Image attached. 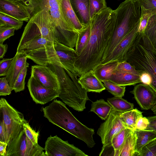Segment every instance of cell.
<instances>
[{"mask_svg":"<svg viewBox=\"0 0 156 156\" xmlns=\"http://www.w3.org/2000/svg\"><path fill=\"white\" fill-rule=\"evenodd\" d=\"M103 83L107 90L115 97H122L126 91V87L119 85L109 80H105Z\"/></svg>","mask_w":156,"mask_h":156,"instance_id":"38","label":"cell"},{"mask_svg":"<svg viewBox=\"0 0 156 156\" xmlns=\"http://www.w3.org/2000/svg\"><path fill=\"white\" fill-rule=\"evenodd\" d=\"M31 75L44 86L60 92L58 76L49 67L45 65H34L31 66Z\"/></svg>","mask_w":156,"mask_h":156,"instance_id":"14","label":"cell"},{"mask_svg":"<svg viewBox=\"0 0 156 156\" xmlns=\"http://www.w3.org/2000/svg\"><path fill=\"white\" fill-rule=\"evenodd\" d=\"M141 41L145 47L156 54V14L149 19L142 34Z\"/></svg>","mask_w":156,"mask_h":156,"instance_id":"22","label":"cell"},{"mask_svg":"<svg viewBox=\"0 0 156 156\" xmlns=\"http://www.w3.org/2000/svg\"><path fill=\"white\" fill-rule=\"evenodd\" d=\"M120 113L112 108L105 121L98 129L97 134L101 138L102 147L109 145L113 136L126 128L120 118Z\"/></svg>","mask_w":156,"mask_h":156,"instance_id":"10","label":"cell"},{"mask_svg":"<svg viewBox=\"0 0 156 156\" xmlns=\"http://www.w3.org/2000/svg\"><path fill=\"white\" fill-rule=\"evenodd\" d=\"M149 124L146 129L154 130L156 132V115L147 118Z\"/></svg>","mask_w":156,"mask_h":156,"instance_id":"50","label":"cell"},{"mask_svg":"<svg viewBox=\"0 0 156 156\" xmlns=\"http://www.w3.org/2000/svg\"><path fill=\"white\" fill-rule=\"evenodd\" d=\"M0 12L27 22L31 17L27 6L18 0H0Z\"/></svg>","mask_w":156,"mask_h":156,"instance_id":"17","label":"cell"},{"mask_svg":"<svg viewBox=\"0 0 156 156\" xmlns=\"http://www.w3.org/2000/svg\"><path fill=\"white\" fill-rule=\"evenodd\" d=\"M71 6L80 22L87 27L90 23V0H69Z\"/></svg>","mask_w":156,"mask_h":156,"instance_id":"23","label":"cell"},{"mask_svg":"<svg viewBox=\"0 0 156 156\" xmlns=\"http://www.w3.org/2000/svg\"><path fill=\"white\" fill-rule=\"evenodd\" d=\"M130 93L143 109H151L156 104V93L148 85L142 83L136 84Z\"/></svg>","mask_w":156,"mask_h":156,"instance_id":"16","label":"cell"},{"mask_svg":"<svg viewBox=\"0 0 156 156\" xmlns=\"http://www.w3.org/2000/svg\"><path fill=\"white\" fill-rule=\"evenodd\" d=\"M15 29L5 26H0V44L14 35Z\"/></svg>","mask_w":156,"mask_h":156,"instance_id":"43","label":"cell"},{"mask_svg":"<svg viewBox=\"0 0 156 156\" xmlns=\"http://www.w3.org/2000/svg\"><path fill=\"white\" fill-rule=\"evenodd\" d=\"M27 86L31 97L37 104L44 105L59 97V92L44 86L31 75Z\"/></svg>","mask_w":156,"mask_h":156,"instance_id":"11","label":"cell"},{"mask_svg":"<svg viewBox=\"0 0 156 156\" xmlns=\"http://www.w3.org/2000/svg\"><path fill=\"white\" fill-rule=\"evenodd\" d=\"M41 110L44 117L50 122L84 142L89 148L94 146V129L79 121L62 102L54 100L48 105L42 108Z\"/></svg>","mask_w":156,"mask_h":156,"instance_id":"2","label":"cell"},{"mask_svg":"<svg viewBox=\"0 0 156 156\" xmlns=\"http://www.w3.org/2000/svg\"><path fill=\"white\" fill-rule=\"evenodd\" d=\"M151 110L155 114H156V104L151 108Z\"/></svg>","mask_w":156,"mask_h":156,"instance_id":"53","label":"cell"},{"mask_svg":"<svg viewBox=\"0 0 156 156\" xmlns=\"http://www.w3.org/2000/svg\"><path fill=\"white\" fill-rule=\"evenodd\" d=\"M136 137L131 130L127 136L120 153L119 156H133L135 155V148Z\"/></svg>","mask_w":156,"mask_h":156,"instance_id":"31","label":"cell"},{"mask_svg":"<svg viewBox=\"0 0 156 156\" xmlns=\"http://www.w3.org/2000/svg\"><path fill=\"white\" fill-rule=\"evenodd\" d=\"M8 49L7 44H0V59H2L4 56Z\"/></svg>","mask_w":156,"mask_h":156,"instance_id":"52","label":"cell"},{"mask_svg":"<svg viewBox=\"0 0 156 156\" xmlns=\"http://www.w3.org/2000/svg\"><path fill=\"white\" fill-rule=\"evenodd\" d=\"M27 6L31 17L38 12L47 9L48 0H18Z\"/></svg>","mask_w":156,"mask_h":156,"instance_id":"34","label":"cell"},{"mask_svg":"<svg viewBox=\"0 0 156 156\" xmlns=\"http://www.w3.org/2000/svg\"><path fill=\"white\" fill-rule=\"evenodd\" d=\"M27 54V58L37 65H46L53 64L64 68L61 63L53 44L45 46L30 52Z\"/></svg>","mask_w":156,"mask_h":156,"instance_id":"15","label":"cell"},{"mask_svg":"<svg viewBox=\"0 0 156 156\" xmlns=\"http://www.w3.org/2000/svg\"><path fill=\"white\" fill-rule=\"evenodd\" d=\"M115 11V30L102 61L110 55L120 41L140 22L141 9L135 0H125L119 5Z\"/></svg>","mask_w":156,"mask_h":156,"instance_id":"4","label":"cell"},{"mask_svg":"<svg viewBox=\"0 0 156 156\" xmlns=\"http://www.w3.org/2000/svg\"><path fill=\"white\" fill-rule=\"evenodd\" d=\"M62 8L66 21L72 28L78 34L87 27L83 25L80 22L72 8L69 0H63L62 3Z\"/></svg>","mask_w":156,"mask_h":156,"instance_id":"24","label":"cell"},{"mask_svg":"<svg viewBox=\"0 0 156 156\" xmlns=\"http://www.w3.org/2000/svg\"><path fill=\"white\" fill-rule=\"evenodd\" d=\"M121 86L135 85L141 83L140 76L115 71L109 80Z\"/></svg>","mask_w":156,"mask_h":156,"instance_id":"26","label":"cell"},{"mask_svg":"<svg viewBox=\"0 0 156 156\" xmlns=\"http://www.w3.org/2000/svg\"><path fill=\"white\" fill-rule=\"evenodd\" d=\"M108 102L115 110L121 112L133 109V103L128 101L122 97H114L107 99Z\"/></svg>","mask_w":156,"mask_h":156,"instance_id":"32","label":"cell"},{"mask_svg":"<svg viewBox=\"0 0 156 156\" xmlns=\"http://www.w3.org/2000/svg\"><path fill=\"white\" fill-rule=\"evenodd\" d=\"M8 144L0 141V156H6Z\"/></svg>","mask_w":156,"mask_h":156,"instance_id":"51","label":"cell"},{"mask_svg":"<svg viewBox=\"0 0 156 156\" xmlns=\"http://www.w3.org/2000/svg\"><path fill=\"white\" fill-rule=\"evenodd\" d=\"M0 111L7 129L8 144L23 129V124L27 120L22 113L3 98L0 99Z\"/></svg>","mask_w":156,"mask_h":156,"instance_id":"7","label":"cell"},{"mask_svg":"<svg viewBox=\"0 0 156 156\" xmlns=\"http://www.w3.org/2000/svg\"><path fill=\"white\" fill-rule=\"evenodd\" d=\"M39 29L42 37L54 42L56 35V29L50 12L44 9L34 14L29 20Z\"/></svg>","mask_w":156,"mask_h":156,"instance_id":"12","label":"cell"},{"mask_svg":"<svg viewBox=\"0 0 156 156\" xmlns=\"http://www.w3.org/2000/svg\"><path fill=\"white\" fill-rule=\"evenodd\" d=\"M54 46L65 70H68L76 74L74 64L77 55L75 49L56 42H54Z\"/></svg>","mask_w":156,"mask_h":156,"instance_id":"18","label":"cell"},{"mask_svg":"<svg viewBox=\"0 0 156 156\" xmlns=\"http://www.w3.org/2000/svg\"><path fill=\"white\" fill-rule=\"evenodd\" d=\"M29 64L26 62L23 68L18 75L12 89L15 93L20 92L25 89V79L27 74V68Z\"/></svg>","mask_w":156,"mask_h":156,"instance_id":"37","label":"cell"},{"mask_svg":"<svg viewBox=\"0 0 156 156\" xmlns=\"http://www.w3.org/2000/svg\"><path fill=\"white\" fill-rule=\"evenodd\" d=\"M115 71L129 73L140 76L144 72L139 70L126 61L119 62Z\"/></svg>","mask_w":156,"mask_h":156,"instance_id":"40","label":"cell"},{"mask_svg":"<svg viewBox=\"0 0 156 156\" xmlns=\"http://www.w3.org/2000/svg\"><path fill=\"white\" fill-rule=\"evenodd\" d=\"M141 83L150 86L152 82L151 76L147 72L144 71L140 76Z\"/></svg>","mask_w":156,"mask_h":156,"instance_id":"49","label":"cell"},{"mask_svg":"<svg viewBox=\"0 0 156 156\" xmlns=\"http://www.w3.org/2000/svg\"><path fill=\"white\" fill-rule=\"evenodd\" d=\"M23 23V21L0 12V26H5L14 27L15 30H18L21 28Z\"/></svg>","mask_w":156,"mask_h":156,"instance_id":"35","label":"cell"},{"mask_svg":"<svg viewBox=\"0 0 156 156\" xmlns=\"http://www.w3.org/2000/svg\"><path fill=\"white\" fill-rule=\"evenodd\" d=\"M134 131L136 137L135 152L137 155L145 145L156 138V132L152 130L137 129Z\"/></svg>","mask_w":156,"mask_h":156,"instance_id":"27","label":"cell"},{"mask_svg":"<svg viewBox=\"0 0 156 156\" xmlns=\"http://www.w3.org/2000/svg\"><path fill=\"white\" fill-rule=\"evenodd\" d=\"M27 58V54L17 51L13 57L11 66L5 76L12 90L14 83L23 69Z\"/></svg>","mask_w":156,"mask_h":156,"instance_id":"20","label":"cell"},{"mask_svg":"<svg viewBox=\"0 0 156 156\" xmlns=\"http://www.w3.org/2000/svg\"><path fill=\"white\" fill-rule=\"evenodd\" d=\"M13 58H3L0 61V76H5L11 65Z\"/></svg>","mask_w":156,"mask_h":156,"instance_id":"45","label":"cell"},{"mask_svg":"<svg viewBox=\"0 0 156 156\" xmlns=\"http://www.w3.org/2000/svg\"><path fill=\"white\" fill-rule=\"evenodd\" d=\"M120 116L125 127L134 131L136 129L137 119L143 115L141 112L135 108L121 112Z\"/></svg>","mask_w":156,"mask_h":156,"instance_id":"29","label":"cell"},{"mask_svg":"<svg viewBox=\"0 0 156 156\" xmlns=\"http://www.w3.org/2000/svg\"><path fill=\"white\" fill-rule=\"evenodd\" d=\"M107 7L106 0H90V20L96 14Z\"/></svg>","mask_w":156,"mask_h":156,"instance_id":"39","label":"cell"},{"mask_svg":"<svg viewBox=\"0 0 156 156\" xmlns=\"http://www.w3.org/2000/svg\"><path fill=\"white\" fill-rule=\"evenodd\" d=\"M58 76L60 86L58 98L66 105L78 112L86 108L87 102L90 100L87 91L78 82L76 74L55 64H47Z\"/></svg>","mask_w":156,"mask_h":156,"instance_id":"3","label":"cell"},{"mask_svg":"<svg viewBox=\"0 0 156 156\" xmlns=\"http://www.w3.org/2000/svg\"><path fill=\"white\" fill-rule=\"evenodd\" d=\"M53 44L54 42L44 38H37L30 41L20 48H17L16 51L27 54L45 46L52 45Z\"/></svg>","mask_w":156,"mask_h":156,"instance_id":"28","label":"cell"},{"mask_svg":"<svg viewBox=\"0 0 156 156\" xmlns=\"http://www.w3.org/2000/svg\"><path fill=\"white\" fill-rule=\"evenodd\" d=\"M43 148L34 145L27 136L23 129L9 144L6 156H46Z\"/></svg>","mask_w":156,"mask_h":156,"instance_id":"8","label":"cell"},{"mask_svg":"<svg viewBox=\"0 0 156 156\" xmlns=\"http://www.w3.org/2000/svg\"><path fill=\"white\" fill-rule=\"evenodd\" d=\"M149 121L146 117H140L138 119L136 125V129H146L149 124Z\"/></svg>","mask_w":156,"mask_h":156,"instance_id":"47","label":"cell"},{"mask_svg":"<svg viewBox=\"0 0 156 156\" xmlns=\"http://www.w3.org/2000/svg\"><path fill=\"white\" fill-rule=\"evenodd\" d=\"M137 156H156V138L145 145Z\"/></svg>","mask_w":156,"mask_h":156,"instance_id":"41","label":"cell"},{"mask_svg":"<svg viewBox=\"0 0 156 156\" xmlns=\"http://www.w3.org/2000/svg\"></svg>","mask_w":156,"mask_h":156,"instance_id":"54","label":"cell"},{"mask_svg":"<svg viewBox=\"0 0 156 156\" xmlns=\"http://www.w3.org/2000/svg\"><path fill=\"white\" fill-rule=\"evenodd\" d=\"M139 23L120 41L110 55L102 61L101 63L113 60H117L119 62L126 60L127 53L134 44L138 35Z\"/></svg>","mask_w":156,"mask_h":156,"instance_id":"13","label":"cell"},{"mask_svg":"<svg viewBox=\"0 0 156 156\" xmlns=\"http://www.w3.org/2000/svg\"><path fill=\"white\" fill-rule=\"evenodd\" d=\"M115 10L109 7L95 14L91 20L89 41L77 56L74 67L77 76L93 69L101 63L115 29Z\"/></svg>","mask_w":156,"mask_h":156,"instance_id":"1","label":"cell"},{"mask_svg":"<svg viewBox=\"0 0 156 156\" xmlns=\"http://www.w3.org/2000/svg\"><path fill=\"white\" fill-rule=\"evenodd\" d=\"M12 91L6 77L0 78V95L7 96L11 94Z\"/></svg>","mask_w":156,"mask_h":156,"instance_id":"44","label":"cell"},{"mask_svg":"<svg viewBox=\"0 0 156 156\" xmlns=\"http://www.w3.org/2000/svg\"><path fill=\"white\" fill-rule=\"evenodd\" d=\"M112 107L103 99L98 100L91 104L90 112L96 113L102 120H105L110 114Z\"/></svg>","mask_w":156,"mask_h":156,"instance_id":"30","label":"cell"},{"mask_svg":"<svg viewBox=\"0 0 156 156\" xmlns=\"http://www.w3.org/2000/svg\"><path fill=\"white\" fill-rule=\"evenodd\" d=\"M119 62L118 60H115L100 63L93 70L95 75L102 82L105 80H109L115 72Z\"/></svg>","mask_w":156,"mask_h":156,"instance_id":"25","label":"cell"},{"mask_svg":"<svg viewBox=\"0 0 156 156\" xmlns=\"http://www.w3.org/2000/svg\"><path fill=\"white\" fill-rule=\"evenodd\" d=\"M78 80L82 87L87 92L99 93L106 89L102 82L95 75L93 70L82 75Z\"/></svg>","mask_w":156,"mask_h":156,"instance_id":"21","label":"cell"},{"mask_svg":"<svg viewBox=\"0 0 156 156\" xmlns=\"http://www.w3.org/2000/svg\"><path fill=\"white\" fill-rule=\"evenodd\" d=\"M91 33L90 23L83 31L78 34L75 50L77 55H79L87 44Z\"/></svg>","mask_w":156,"mask_h":156,"instance_id":"33","label":"cell"},{"mask_svg":"<svg viewBox=\"0 0 156 156\" xmlns=\"http://www.w3.org/2000/svg\"><path fill=\"white\" fill-rule=\"evenodd\" d=\"M44 150L46 156H88L82 151L57 135L50 136L46 141Z\"/></svg>","mask_w":156,"mask_h":156,"instance_id":"9","label":"cell"},{"mask_svg":"<svg viewBox=\"0 0 156 156\" xmlns=\"http://www.w3.org/2000/svg\"><path fill=\"white\" fill-rule=\"evenodd\" d=\"M141 9V16L138 27V32L142 34L144 33L150 18L156 14V10Z\"/></svg>","mask_w":156,"mask_h":156,"instance_id":"36","label":"cell"},{"mask_svg":"<svg viewBox=\"0 0 156 156\" xmlns=\"http://www.w3.org/2000/svg\"><path fill=\"white\" fill-rule=\"evenodd\" d=\"M142 35L138 33L134 44L127 53L125 61L136 69L147 72L151 76L152 81L150 86L156 93V54L143 44Z\"/></svg>","mask_w":156,"mask_h":156,"instance_id":"5","label":"cell"},{"mask_svg":"<svg viewBox=\"0 0 156 156\" xmlns=\"http://www.w3.org/2000/svg\"><path fill=\"white\" fill-rule=\"evenodd\" d=\"M0 141L7 143L8 134L3 119L0 123Z\"/></svg>","mask_w":156,"mask_h":156,"instance_id":"48","label":"cell"},{"mask_svg":"<svg viewBox=\"0 0 156 156\" xmlns=\"http://www.w3.org/2000/svg\"><path fill=\"white\" fill-rule=\"evenodd\" d=\"M23 129L27 136L33 144L34 145L38 144L39 132H36L34 130L27 121L23 124Z\"/></svg>","mask_w":156,"mask_h":156,"instance_id":"42","label":"cell"},{"mask_svg":"<svg viewBox=\"0 0 156 156\" xmlns=\"http://www.w3.org/2000/svg\"><path fill=\"white\" fill-rule=\"evenodd\" d=\"M131 130L125 128L116 133L112 137L109 145L102 147L99 156H119L126 139Z\"/></svg>","mask_w":156,"mask_h":156,"instance_id":"19","label":"cell"},{"mask_svg":"<svg viewBox=\"0 0 156 156\" xmlns=\"http://www.w3.org/2000/svg\"><path fill=\"white\" fill-rule=\"evenodd\" d=\"M140 8L146 9L156 10V0H135Z\"/></svg>","mask_w":156,"mask_h":156,"instance_id":"46","label":"cell"},{"mask_svg":"<svg viewBox=\"0 0 156 156\" xmlns=\"http://www.w3.org/2000/svg\"><path fill=\"white\" fill-rule=\"evenodd\" d=\"M63 0H48L47 9L55 26L57 33L55 42L69 47L75 48L78 33L71 27L63 13Z\"/></svg>","mask_w":156,"mask_h":156,"instance_id":"6","label":"cell"}]
</instances>
